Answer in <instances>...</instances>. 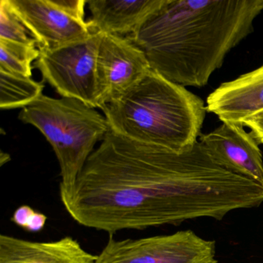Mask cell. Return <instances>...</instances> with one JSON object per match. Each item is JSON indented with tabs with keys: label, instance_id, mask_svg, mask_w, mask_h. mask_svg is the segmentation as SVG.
Segmentation results:
<instances>
[{
	"label": "cell",
	"instance_id": "12",
	"mask_svg": "<svg viewBox=\"0 0 263 263\" xmlns=\"http://www.w3.org/2000/svg\"><path fill=\"white\" fill-rule=\"evenodd\" d=\"M97 257L70 236L32 241L0 235V263H95Z\"/></svg>",
	"mask_w": 263,
	"mask_h": 263
},
{
	"label": "cell",
	"instance_id": "6",
	"mask_svg": "<svg viewBox=\"0 0 263 263\" xmlns=\"http://www.w3.org/2000/svg\"><path fill=\"white\" fill-rule=\"evenodd\" d=\"M95 263H218L215 241L192 230L137 239L111 236Z\"/></svg>",
	"mask_w": 263,
	"mask_h": 263
},
{
	"label": "cell",
	"instance_id": "7",
	"mask_svg": "<svg viewBox=\"0 0 263 263\" xmlns=\"http://www.w3.org/2000/svg\"><path fill=\"white\" fill-rule=\"evenodd\" d=\"M151 70L145 53L130 39L102 34L97 57L100 108L121 98Z\"/></svg>",
	"mask_w": 263,
	"mask_h": 263
},
{
	"label": "cell",
	"instance_id": "11",
	"mask_svg": "<svg viewBox=\"0 0 263 263\" xmlns=\"http://www.w3.org/2000/svg\"><path fill=\"white\" fill-rule=\"evenodd\" d=\"M199 141L246 176L263 184L262 154L258 143L244 130V124L223 122Z\"/></svg>",
	"mask_w": 263,
	"mask_h": 263
},
{
	"label": "cell",
	"instance_id": "14",
	"mask_svg": "<svg viewBox=\"0 0 263 263\" xmlns=\"http://www.w3.org/2000/svg\"><path fill=\"white\" fill-rule=\"evenodd\" d=\"M41 50L36 46L0 40V70L25 78H31L32 64L39 58Z\"/></svg>",
	"mask_w": 263,
	"mask_h": 263
},
{
	"label": "cell",
	"instance_id": "4",
	"mask_svg": "<svg viewBox=\"0 0 263 263\" xmlns=\"http://www.w3.org/2000/svg\"><path fill=\"white\" fill-rule=\"evenodd\" d=\"M19 119L43 134L53 147L61 169L60 196L68 198L98 141L110 130L105 117L74 98L43 95L23 108Z\"/></svg>",
	"mask_w": 263,
	"mask_h": 263
},
{
	"label": "cell",
	"instance_id": "2",
	"mask_svg": "<svg viewBox=\"0 0 263 263\" xmlns=\"http://www.w3.org/2000/svg\"><path fill=\"white\" fill-rule=\"evenodd\" d=\"M262 10L263 0H166L128 39L153 71L182 87H202L252 33Z\"/></svg>",
	"mask_w": 263,
	"mask_h": 263
},
{
	"label": "cell",
	"instance_id": "5",
	"mask_svg": "<svg viewBox=\"0 0 263 263\" xmlns=\"http://www.w3.org/2000/svg\"><path fill=\"white\" fill-rule=\"evenodd\" d=\"M101 36L92 33L82 42L55 50H40L33 67L62 98H74L100 108L97 57Z\"/></svg>",
	"mask_w": 263,
	"mask_h": 263
},
{
	"label": "cell",
	"instance_id": "18",
	"mask_svg": "<svg viewBox=\"0 0 263 263\" xmlns=\"http://www.w3.org/2000/svg\"><path fill=\"white\" fill-rule=\"evenodd\" d=\"M242 124L252 130L251 134L258 144H263V111L245 120Z\"/></svg>",
	"mask_w": 263,
	"mask_h": 263
},
{
	"label": "cell",
	"instance_id": "17",
	"mask_svg": "<svg viewBox=\"0 0 263 263\" xmlns=\"http://www.w3.org/2000/svg\"><path fill=\"white\" fill-rule=\"evenodd\" d=\"M55 6L61 9L64 13L71 16L73 19L85 23L84 15H85V5L87 1L85 0H52Z\"/></svg>",
	"mask_w": 263,
	"mask_h": 263
},
{
	"label": "cell",
	"instance_id": "3",
	"mask_svg": "<svg viewBox=\"0 0 263 263\" xmlns=\"http://www.w3.org/2000/svg\"><path fill=\"white\" fill-rule=\"evenodd\" d=\"M101 110L115 133L175 152L195 145L207 111L201 98L152 70Z\"/></svg>",
	"mask_w": 263,
	"mask_h": 263
},
{
	"label": "cell",
	"instance_id": "13",
	"mask_svg": "<svg viewBox=\"0 0 263 263\" xmlns=\"http://www.w3.org/2000/svg\"><path fill=\"white\" fill-rule=\"evenodd\" d=\"M44 84L31 78L0 70V107L4 110L24 108L43 95Z\"/></svg>",
	"mask_w": 263,
	"mask_h": 263
},
{
	"label": "cell",
	"instance_id": "9",
	"mask_svg": "<svg viewBox=\"0 0 263 263\" xmlns=\"http://www.w3.org/2000/svg\"><path fill=\"white\" fill-rule=\"evenodd\" d=\"M166 0H87L91 33L128 38L162 8Z\"/></svg>",
	"mask_w": 263,
	"mask_h": 263
},
{
	"label": "cell",
	"instance_id": "1",
	"mask_svg": "<svg viewBox=\"0 0 263 263\" xmlns=\"http://www.w3.org/2000/svg\"><path fill=\"white\" fill-rule=\"evenodd\" d=\"M62 203L78 224L113 235L200 218L221 220L232 211L261 205L263 184L201 141L175 152L110 129Z\"/></svg>",
	"mask_w": 263,
	"mask_h": 263
},
{
	"label": "cell",
	"instance_id": "10",
	"mask_svg": "<svg viewBox=\"0 0 263 263\" xmlns=\"http://www.w3.org/2000/svg\"><path fill=\"white\" fill-rule=\"evenodd\" d=\"M206 108L222 122L234 124L263 111V65L221 84L209 95Z\"/></svg>",
	"mask_w": 263,
	"mask_h": 263
},
{
	"label": "cell",
	"instance_id": "15",
	"mask_svg": "<svg viewBox=\"0 0 263 263\" xmlns=\"http://www.w3.org/2000/svg\"><path fill=\"white\" fill-rule=\"evenodd\" d=\"M0 40L38 47L37 41L16 13L10 0L0 2Z\"/></svg>",
	"mask_w": 263,
	"mask_h": 263
},
{
	"label": "cell",
	"instance_id": "16",
	"mask_svg": "<svg viewBox=\"0 0 263 263\" xmlns=\"http://www.w3.org/2000/svg\"><path fill=\"white\" fill-rule=\"evenodd\" d=\"M12 221L20 227L30 232H39L47 223V217L44 214L36 212L30 206H20L12 217Z\"/></svg>",
	"mask_w": 263,
	"mask_h": 263
},
{
	"label": "cell",
	"instance_id": "8",
	"mask_svg": "<svg viewBox=\"0 0 263 263\" xmlns=\"http://www.w3.org/2000/svg\"><path fill=\"white\" fill-rule=\"evenodd\" d=\"M38 43L40 50H55L82 42L92 34L87 22L64 13L52 0H10Z\"/></svg>",
	"mask_w": 263,
	"mask_h": 263
}]
</instances>
